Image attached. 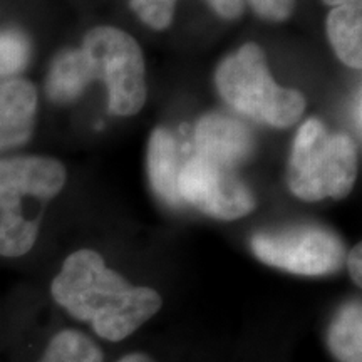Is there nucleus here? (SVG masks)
<instances>
[{"label":"nucleus","instance_id":"obj_11","mask_svg":"<svg viewBox=\"0 0 362 362\" xmlns=\"http://www.w3.org/2000/svg\"><path fill=\"white\" fill-rule=\"evenodd\" d=\"M94 81V72L81 49H69L54 59L49 69L47 89L54 103H71Z\"/></svg>","mask_w":362,"mask_h":362},{"label":"nucleus","instance_id":"obj_7","mask_svg":"<svg viewBox=\"0 0 362 362\" xmlns=\"http://www.w3.org/2000/svg\"><path fill=\"white\" fill-rule=\"evenodd\" d=\"M181 203L220 220H237L250 214L255 200L232 166L193 153L181 165L178 178Z\"/></svg>","mask_w":362,"mask_h":362},{"label":"nucleus","instance_id":"obj_3","mask_svg":"<svg viewBox=\"0 0 362 362\" xmlns=\"http://www.w3.org/2000/svg\"><path fill=\"white\" fill-rule=\"evenodd\" d=\"M357 156L346 134H330L319 119L302 124L288 161V188L305 202L344 198L354 187Z\"/></svg>","mask_w":362,"mask_h":362},{"label":"nucleus","instance_id":"obj_18","mask_svg":"<svg viewBox=\"0 0 362 362\" xmlns=\"http://www.w3.org/2000/svg\"><path fill=\"white\" fill-rule=\"evenodd\" d=\"M347 267H349V274H351L352 280H354V284L357 285V287H361V284H362V247H361V243H357V245L349 252V255H347Z\"/></svg>","mask_w":362,"mask_h":362},{"label":"nucleus","instance_id":"obj_1","mask_svg":"<svg viewBox=\"0 0 362 362\" xmlns=\"http://www.w3.org/2000/svg\"><path fill=\"white\" fill-rule=\"evenodd\" d=\"M51 293L67 314L90 324L110 342L124 341L163 307L156 291L131 285L89 248L67 257L52 280Z\"/></svg>","mask_w":362,"mask_h":362},{"label":"nucleus","instance_id":"obj_5","mask_svg":"<svg viewBox=\"0 0 362 362\" xmlns=\"http://www.w3.org/2000/svg\"><path fill=\"white\" fill-rule=\"evenodd\" d=\"M81 51L110 93V110L133 116L146 101L141 49L129 34L115 27H96L86 35Z\"/></svg>","mask_w":362,"mask_h":362},{"label":"nucleus","instance_id":"obj_20","mask_svg":"<svg viewBox=\"0 0 362 362\" xmlns=\"http://www.w3.org/2000/svg\"><path fill=\"white\" fill-rule=\"evenodd\" d=\"M359 90H357V99H356V104H354V121L357 124V128H361V98H359Z\"/></svg>","mask_w":362,"mask_h":362},{"label":"nucleus","instance_id":"obj_16","mask_svg":"<svg viewBox=\"0 0 362 362\" xmlns=\"http://www.w3.org/2000/svg\"><path fill=\"white\" fill-rule=\"evenodd\" d=\"M30 45L17 30H0V79L22 71L29 61Z\"/></svg>","mask_w":362,"mask_h":362},{"label":"nucleus","instance_id":"obj_14","mask_svg":"<svg viewBox=\"0 0 362 362\" xmlns=\"http://www.w3.org/2000/svg\"><path fill=\"white\" fill-rule=\"evenodd\" d=\"M101 347L93 339L74 329L57 332L45 347L39 362H103Z\"/></svg>","mask_w":362,"mask_h":362},{"label":"nucleus","instance_id":"obj_19","mask_svg":"<svg viewBox=\"0 0 362 362\" xmlns=\"http://www.w3.org/2000/svg\"><path fill=\"white\" fill-rule=\"evenodd\" d=\"M117 362H156L153 357H149L144 352H131V354L121 357Z\"/></svg>","mask_w":362,"mask_h":362},{"label":"nucleus","instance_id":"obj_15","mask_svg":"<svg viewBox=\"0 0 362 362\" xmlns=\"http://www.w3.org/2000/svg\"><path fill=\"white\" fill-rule=\"evenodd\" d=\"M225 19H235L243 12V0H206ZM176 0H131V8L153 29H165L173 19Z\"/></svg>","mask_w":362,"mask_h":362},{"label":"nucleus","instance_id":"obj_9","mask_svg":"<svg viewBox=\"0 0 362 362\" xmlns=\"http://www.w3.org/2000/svg\"><path fill=\"white\" fill-rule=\"evenodd\" d=\"M37 112V90L29 81L0 84V153L17 148L30 138Z\"/></svg>","mask_w":362,"mask_h":362},{"label":"nucleus","instance_id":"obj_17","mask_svg":"<svg viewBox=\"0 0 362 362\" xmlns=\"http://www.w3.org/2000/svg\"><path fill=\"white\" fill-rule=\"evenodd\" d=\"M257 13L269 21H285L292 13L293 0H248Z\"/></svg>","mask_w":362,"mask_h":362},{"label":"nucleus","instance_id":"obj_13","mask_svg":"<svg viewBox=\"0 0 362 362\" xmlns=\"http://www.w3.org/2000/svg\"><path fill=\"white\" fill-rule=\"evenodd\" d=\"M330 354L339 362H362V307L351 300L334 315L327 330Z\"/></svg>","mask_w":362,"mask_h":362},{"label":"nucleus","instance_id":"obj_2","mask_svg":"<svg viewBox=\"0 0 362 362\" xmlns=\"http://www.w3.org/2000/svg\"><path fill=\"white\" fill-rule=\"evenodd\" d=\"M66 183L62 163L45 156L0 160V257L33 250L47 203Z\"/></svg>","mask_w":362,"mask_h":362},{"label":"nucleus","instance_id":"obj_6","mask_svg":"<svg viewBox=\"0 0 362 362\" xmlns=\"http://www.w3.org/2000/svg\"><path fill=\"white\" fill-rule=\"evenodd\" d=\"M250 247L264 264L307 277L334 274L346 260L342 240L320 226L259 232L252 237Z\"/></svg>","mask_w":362,"mask_h":362},{"label":"nucleus","instance_id":"obj_21","mask_svg":"<svg viewBox=\"0 0 362 362\" xmlns=\"http://www.w3.org/2000/svg\"><path fill=\"white\" fill-rule=\"evenodd\" d=\"M325 4H329V6H334V7H339V6H344V4H351V2H359V0H324Z\"/></svg>","mask_w":362,"mask_h":362},{"label":"nucleus","instance_id":"obj_10","mask_svg":"<svg viewBox=\"0 0 362 362\" xmlns=\"http://www.w3.org/2000/svg\"><path fill=\"white\" fill-rule=\"evenodd\" d=\"M148 170L149 180L158 197L171 206H180V151L176 139L170 131L160 128L151 134L148 149Z\"/></svg>","mask_w":362,"mask_h":362},{"label":"nucleus","instance_id":"obj_4","mask_svg":"<svg viewBox=\"0 0 362 362\" xmlns=\"http://www.w3.org/2000/svg\"><path fill=\"white\" fill-rule=\"evenodd\" d=\"M216 88L230 106L252 119L277 128L292 126L305 110L297 90L272 79L265 56L255 44H245L226 57L216 71Z\"/></svg>","mask_w":362,"mask_h":362},{"label":"nucleus","instance_id":"obj_12","mask_svg":"<svg viewBox=\"0 0 362 362\" xmlns=\"http://www.w3.org/2000/svg\"><path fill=\"white\" fill-rule=\"evenodd\" d=\"M327 34L339 59L352 69L362 61V0L332 8L327 17Z\"/></svg>","mask_w":362,"mask_h":362},{"label":"nucleus","instance_id":"obj_8","mask_svg":"<svg viewBox=\"0 0 362 362\" xmlns=\"http://www.w3.org/2000/svg\"><path fill=\"white\" fill-rule=\"evenodd\" d=\"M253 136L238 119L228 115L203 116L194 129V153L235 166L252 155Z\"/></svg>","mask_w":362,"mask_h":362}]
</instances>
